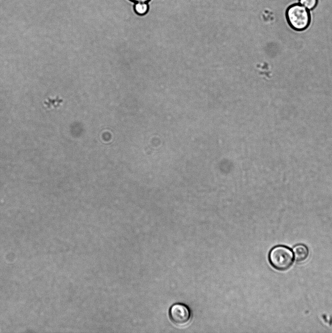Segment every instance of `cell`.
Here are the masks:
<instances>
[{
  "instance_id": "1",
  "label": "cell",
  "mask_w": 332,
  "mask_h": 333,
  "mask_svg": "<svg viewBox=\"0 0 332 333\" xmlns=\"http://www.w3.org/2000/svg\"><path fill=\"white\" fill-rule=\"evenodd\" d=\"M285 14L289 25L295 31H303L310 24L311 15L309 10L299 3H294L289 6Z\"/></svg>"
},
{
  "instance_id": "2",
  "label": "cell",
  "mask_w": 332,
  "mask_h": 333,
  "mask_svg": "<svg viewBox=\"0 0 332 333\" xmlns=\"http://www.w3.org/2000/svg\"><path fill=\"white\" fill-rule=\"evenodd\" d=\"M270 264L277 270L288 269L294 262V254L289 247L284 245H277L270 251L268 256Z\"/></svg>"
},
{
  "instance_id": "3",
  "label": "cell",
  "mask_w": 332,
  "mask_h": 333,
  "mask_svg": "<svg viewBox=\"0 0 332 333\" xmlns=\"http://www.w3.org/2000/svg\"><path fill=\"white\" fill-rule=\"evenodd\" d=\"M169 316L171 321L178 326L187 324L191 319V313L189 307L183 303H175L169 310Z\"/></svg>"
},
{
  "instance_id": "4",
  "label": "cell",
  "mask_w": 332,
  "mask_h": 333,
  "mask_svg": "<svg viewBox=\"0 0 332 333\" xmlns=\"http://www.w3.org/2000/svg\"><path fill=\"white\" fill-rule=\"evenodd\" d=\"M294 256L297 262L304 261L309 255V250L307 247L303 244H297L293 249Z\"/></svg>"
},
{
  "instance_id": "5",
  "label": "cell",
  "mask_w": 332,
  "mask_h": 333,
  "mask_svg": "<svg viewBox=\"0 0 332 333\" xmlns=\"http://www.w3.org/2000/svg\"><path fill=\"white\" fill-rule=\"evenodd\" d=\"M149 9L148 3L138 2L133 5V10L136 14L143 16L146 15Z\"/></svg>"
},
{
  "instance_id": "6",
  "label": "cell",
  "mask_w": 332,
  "mask_h": 333,
  "mask_svg": "<svg viewBox=\"0 0 332 333\" xmlns=\"http://www.w3.org/2000/svg\"><path fill=\"white\" fill-rule=\"evenodd\" d=\"M299 3L308 10H312L317 5L318 0H299Z\"/></svg>"
},
{
  "instance_id": "7",
  "label": "cell",
  "mask_w": 332,
  "mask_h": 333,
  "mask_svg": "<svg viewBox=\"0 0 332 333\" xmlns=\"http://www.w3.org/2000/svg\"><path fill=\"white\" fill-rule=\"evenodd\" d=\"M129 1L134 3L138 2L148 3L151 0H129Z\"/></svg>"
}]
</instances>
